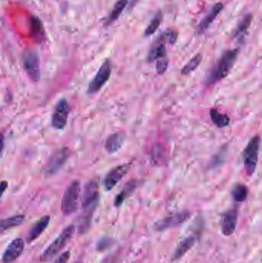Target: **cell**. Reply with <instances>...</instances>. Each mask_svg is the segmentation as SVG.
I'll return each instance as SVG.
<instances>
[{
	"instance_id": "1",
	"label": "cell",
	"mask_w": 262,
	"mask_h": 263,
	"mask_svg": "<svg viewBox=\"0 0 262 263\" xmlns=\"http://www.w3.org/2000/svg\"><path fill=\"white\" fill-rule=\"evenodd\" d=\"M238 55V48L230 49V50L224 52L223 55L219 59L216 67L208 76V79H207L208 83L215 84L227 77L233 68Z\"/></svg>"
},
{
	"instance_id": "2",
	"label": "cell",
	"mask_w": 262,
	"mask_h": 263,
	"mask_svg": "<svg viewBox=\"0 0 262 263\" xmlns=\"http://www.w3.org/2000/svg\"><path fill=\"white\" fill-rule=\"evenodd\" d=\"M260 138L254 136L250 139L243 152V163L244 168L247 175L251 176L254 174L258 161L259 151H260Z\"/></svg>"
},
{
	"instance_id": "3",
	"label": "cell",
	"mask_w": 262,
	"mask_h": 263,
	"mask_svg": "<svg viewBox=\"0 0 262 263\" xmlns=\"http://www.w3.org/2000/svg\"><path fill=\"white\" fill-rule=\"evenodd\" d=\"M75 226L70 225L63 229L60 236L51 242L41 255V261H48L57 255L70 241L75 233Z\"/></svg>"
},
{
	"instance_id": "4",
	"label": "cell",
	"mask_w": 262,
	"mask_h": 263,
	"mask_svg": "<svg viewBox=\"0 0 262 263\" xmlns=\"http://www.w3.org/2000/svg\"><path fill=\"white\" fill-rule=\"evenodd\" d=\"M80 195V184L78 180L73 181L68 186L62 200V211L65 215L69 216L74 213L79 206Z\"/></svg>"
},
{
	"instance_id": "5",
	"label": "cell",
	"mask_w": 262,
	"mask_h": 263,
	"mask_svg": "<svg viewBox=\"0 0 262 263\" xmlns=\"http://www.w3.org/2000/svg\"><path fill=\"white\" fill-rule=\"evenodd\" d=\"M98 184L95 181H90L85 185L82 195V207L86 220L92 215L98 203Z\"/></svg>"
},
{
	"instance_id": "6",
	"label": "cell",
	"mask_w": 262,
	"mask_h": 263,
	"mask_svg": "<svg viewBox=\"0 0 262 263\" xmlns=\"http://www.w3.org/2000/svg\"><path fill=\"white\" fill-rule=\"evenodd\" d=\"M112 73V63L107 60L102 63L94 79L89 83L87 92L89 94L96 93L102 88L110 79Z\"/></svg>"
},
{
	"instance_id": "7",
	"label": "cell",
	"mask_w": 262,
	"mask_h": 263,
	"mask_svg": "<svg viewBox=\"0 0 262 263\" xmlns=\"http://www.w3.org/2000/svg\"><path fill=\"white\" fill-rule=\"evenodd\" d=\"M69 157V150L66 148H63L55 152L44 167V176L45 177H51L58 173L64 166Z\"/></svg>"
},
{
	"instance_id": "8",
	"label": "cell",
	"mask_w": 262,
	"mask_h": 263,
	"mask_svg": "<svg viewBox=\"0 0 262 263\" xmlns=\"http://www.w3.org/2000/svg\"><path fill=\"white\" fill-rule=\"evenodd\" d=\"M23 67L28 76L33 82H39L40 79V60L39 56L33 51H28L23 55Z\"/></svg>"
},
{
	"instance_id": "9",
	"label": "cell",
	"mask_w": 262,
	"mask_h": 263,
	"mask_svg": "<svg viewBox=\"0 0 262 263\" xmlns=\"http://www.w3.org/2000/svg\"><path fill=\"white\" fill-rule=\"evenodd\" d=\"M69 107L66 98H62L57 104L51 117V125L55 129L61 130L66 127L69 118Z\"/></svg>"
},
{
	"instance_id": "10",
	"label": "cell",
	"mask_w": 262,
	"mask_h": 263,
	"mask_svg": "<svg viewBox=\"0 0 262 263\" xmlns=\"http://www.w3.org/2000/svg\"><path fill=\"white\" fill-rule=\"evenodd\" d=\"M190 216L191 214L186 211L175 213L159 221L154 226V229L157 231H164L166 229L176 227L185 223L190 218Z\"/></svg>"
},
{
	"instance_id": "11",
	"label": "cell",
	"mask_w": 262,
	"mask_h": 263,
	"mask_svg": "<svg viewBox=\"0 0 262 263\" xmlns=\"http://www.w3.org/2000/svg\"><path fill=\"white\" fill-rule=\"evenodd\" d=\"M24 248L25 242L23 239L16 238L13 239L3 254V263H13L16 261L23 253Z\"/></svg>"
},
{
	"instance_id": "12",
	"label": "cell",
	"mask_w": 262,
	"mask_h": 263,
	"mask_svg": "<svg viewBox=\"0 0 262 263\" xmlns=\"http://www.w3.org/2000/svg\"><path fill=\"white\" fill-rule=\"evenodd\" d=\"M238 222V210L236 208H230L222 214L221 219V230L222 234L229 236L235 233Z\"/></svg>"
},
{
	"instance_id": "13",
	"label": "cell",
	"mask_w": 262,
	"mask_h": 263,
	"mask_svg": "<svg viewBox=\"0 0 262 263\" xmlns=\"http://www.w3.org/2000/svg\"><path fill=\"white\" fill-rule=\"evenodd\" d=\"M129 164H124L112 170L104 178V186L106 189L107 191L112 190L120 182L121 179L124 177L125 175L129 171Z\"/></svg>"
},
{
	"instance_id": "14",
	"label": "cell",
	"mask_w": 262,
	"mask_h": 263,
	"mask_svg": "<svg viewBox=\"0 0 262 263\" xmlns=\"http://www.w3.org/2000/svg\"><path fill=\"white\" fill-rule=\"evenodd\" d=\"M50 222L49 216H45L39 219L33 226L29 229L28 232L27 236H26V242L27 243H32L34 241L36 240L42 233L45 231L48 223Z\"/></svg>"
},
{
	"instance_id": "15",
	"label": "cell",
	"mask_w": 262,
	"mask_h": 263,
	"mask_svg": "<svg viewBox=\"0 0 262 263\" xmlns=\"http://www.w3.org/2000/svg\"><path fill=\"white\" fill-rule=\"evenodd\" d=\"M222 10H223V4L222 3H218V4H215L213 8L210 10V11L207 13V15L204 16L198 24V32L202 33L209 26H211L212 23L215 21L216 17L220 14Z\"/></svg>"
},
{
	"instance_id": "16",
	"label": "cell",
	"mask_w": 262,
	"mask_h": 263,
	"mask_svg": "<svg viewBox=\"0 0 262 263\" xmlns=\"http://www.w3.org/2000/svg\"><path fill=\"white\" fill-rule=\"evenodd\" d=\"M125 134L122 132L113 133L107 138L104 148L110 154H114L121 149L125 141Z\"/></svg>"
},
{
	"instance_id": "17",
	"label": "cell",
	"mask_w": 262,
	"mask_h": 263,
	"mask_svg": "<svg viewBox=\"0 0 262 263\" xmlns=\"http://www.w3.org/2000/svg\"><path fill=\"white\" fill-rule=\"evenodd\" d=\"M197 238L195 236H190L185 238L178 245L175 252H174L172 259L174 261H177L184 256L191 248L193 247L194 245L196 243Z\"/></svg>"
},
{
	"instance_id": "18",
	"label": "cell",
	"mask_w": 262,
	"mask_h": 263,
	"mask_svg": "<svg viewBox=\"0 0 262 263\" xmlns=\"http://www.w3.org/2000/svg\"><path fill=\"white\" fill-rule=\"evenodd\" d=\"M31 36L32 39L38 43L43 42L45 39V30L43 25L38 17L32 16L30 17Z\"/></svg>"
},
{
	"instance_id": "19",
	"label": "cell",
	"mask_w": 262,
	"mask_h": 263,
	"mask_svg": "<svg viewBox=\"0 0 262 263\" xmlns=\"http://www.w3.org/2000/svg\"><path fill=\"white\" fill-rule=\"evenodd\" d=\"M210 117L213 123L219 128L227 127L230 123V117L228 115L221 113L216 109L210 110Z\"/></svg>"
},
{
	"instance_id": "20",
	"label": "cell",
	"mask_w": 262,
	"mask_h": 263,
	"mask_svg": "<svg viewBox=\"0 0 262 263\" xmlns=\"http://www.w3.org/2000/svg\"><path fill=\"white\" fill-rule=\"evenodd\" d=\"M137 183L135 181H131L129 183L125 186L124 189L121 191L119 195H116V199H115V205L116 207H119L125 200L126 198L133 192L136 188Z\"/></svg>"
},
{
	"instance_id": "21",
	"label": "cell",
	"mask_w": 262,
	"mask_h": 263,
	"mask_svg": "<svg viewBox=\"0 0 262 263\" xmlns=\"http://www.w3.org/2000/svg\"><path fill=\"white\" fill-rule=\"evenodd\" d=\"M24 220L25 217L23 215L14 216V217L3 220L1 221V226H0L1 233H4V232L12 229V228L20 226L24 222Z\"/></svg>"
},
{
	"instance_id": "22",
	"label": "cell",
	"mask_w": 262,
	"mask_h": 263,
	"mask_svg": "<svg viewBox=\"0 0 262 263\" xmlns=\"http://www.w3.org/2000/svg\"><path fill=\"white\" fill-rule=\"evenodd\" d=\"M232 196L237 202H243L248 199V189L245 185L238 183L232 189Z\"/></svg>"
},
{
	"instance_id": "23",
	"label": "cell",
	"mask_w": 262,
	"mask_h": 263,
	"mask_svg": "<svg viewBox=\"0 0 262 263\" xmlns=\"http://www.w3.org/2000/svg\"><path fill=\"white\" fill-rule=\"evenodd\" d=\"M251 21H252V16L251 14L244 16L241 21L238 23L234 36L235 38L242 37V36H244V33L248 31V28L251 26Z\"/></svg>"
},
{
	"instance_id": "24",
	"label": "cell",
	"mask_w": 262,
	"mask_h": 263,
	"mask_svg": "<svg viewBox=\"0 0 262 263\" xmlns=\"http://www.w3.org/2000/svg\"><path fill=\"white\" fill-rule=\"evenodd\" d=\"M127 4L128 0H119V1L116 3V5H115L111 14L109 16L108 20H107V25H110L111 23H113V22L118 20L121 13H122V11L125 10Z\"/></svg>"
},
{
	"instance_id": "25",
	"label": "cell",
	"mask_w": 262,
	"mask_h": 263,
	"mask_svg": "<svg viewBox=\"0 0 262 263\" xmlns=\"http://www.w3.org/2000/svg\"><path fill=\"white\" fill-rule=\"evenodd\" d=\"M201 61H202V56L200 54H197V55H195L193 58L191 59V60L185 65L181 73H182L183 76L190 74V73L195 71V70L198 68Z\"/></svg>"
},
{
	"instance_id": "26",
	"label": "cell",
	"mask_w": 262,
	"mask_h": 263,
	"mask_svg": "<svg viewBox=\"0 0 262 263\" xmlns=\"http://www.w3.org/2000/svg\"><path fill=\"white\" fill-rule=\"evenodd\" d=\"M166 57V48L164 44H160L156 45L150 51L148 54V60L149 62H153L154 60H161V59Z\"/></svg>"
},
{
	"instance_id": "27",
	"label": "cell",
	"mask_w": 262,
	"mask_h": 263,
	"mask_svg": "<svg viewBox=\"0 0 262 263\" xmlns=\"http://www.w3.org/2000/svg\"><path fill=\"white\" fill-rule=\"evenodd\" d=\"M162 20H163V15H162L161 12H159L158 13H156L154 18H153V20H151V23H150L149 26L145 29V36H151V35L154 34L156 30L160 27Z\"/></svg>"
},
{
	"instance_id": "28",
	"label": "cell",
	"mask_w": 262,
	"mask_h": 263,
	"mask_svg": "<svg viewBox=\"0 0 262 263\" xmlns=\"http://www.w3.org/2000/svg\"><path fill=\"white\" fill-rule=\"evenodd\" d=\"M169 67V61L166 57L161 59V60H157V64H156V70L157 73L160 75H163L167 70Z\"/></svg>"
},
{
	"instance_id": "29",
	"label": "cell",
	"mask_w": 262,
	"mask_h": 263,
	"mask_svg": "<svg viewBox=\"0 0 262 263\" xmlns=\"http://www.w3.org/2000/svg\"><path fill=\"white\" fill-rule=\"evenodd\" d=\"M162 39H166L170 44H174L177 40V33L173 31L168 30L163 33Z\"/></svg>"
},
{
	"instance_id": "30",
	"label": "cell",
	"mask_w": 262,
	"mask_h": 263,
	"mask_svg": "<svg viewBox=\"0 0 262 263\" xmlns=\"http://www.w3.org/2000/svg\"><path fill=\"white\" fill-rule=\"evenodd\" d=\"M70 255H71L70 251H66V252H63L61 255H60L54 263H67L69 258H70Z\"/></svg>"
},
{
	"instance_id": "31",
	"label": "cell",
	"mask_w": 262,
	"mask_h": 263,
	"mask_svg": "<svg viewBox=\"0 0 262 263\" xmlns=\"http://www.w3.org/2000/svg\"><path fill=\"white\" fill-rule=\"evenodd\" d=\"M223 156L224 154L222 152H219L217 155H215L213 161L211 163L212 167H217L218 166L220 165L221 163L223 162Z\"/></svg>"
},
{
	"instance_id": "32",
	"label": "cell",
	"mask_w": 262,
	"mask_h": 263,
	"mask_svg": "<svg viewBox=\"0 0 262 263\" xmlns=\"http://www.w3.org/2000/svg\"><path fill=\"white\" fill-rule=\"evenodd\" d=\"M7 186H8L7 182L3 181L2 183H1V186H2V194H4V191H5V189L7 188Z\"/></svg>"
},
{
	"instance_id": "33",
	"label": "cell",
	"mask_w": 262,
	"mask_h": 263,
	"mask_svg": "<svg viewBox=\"0 0 262 263\" xmlns=\"http://www.w3.org/2000/svg\"><path fill=\"white\" fill-rule=\"evenodd\" d=\"M76 263H81V262H76Z\"/></svg>"
}]
</instances>
